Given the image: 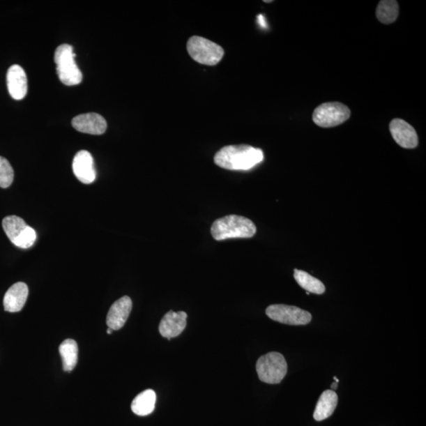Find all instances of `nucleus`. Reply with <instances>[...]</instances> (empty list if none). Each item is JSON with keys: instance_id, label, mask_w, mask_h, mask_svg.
Segmentation results:
<instances>
[{"instance_id": "obj_1", "label": "nucleus", "mask_w": 426, "mask_h": 426, "mask_svg": "<svg viewBox=\"0 0 426 426\" xmlns=\"http://www.w3.org/2000/svg\"><path fill=\"white\" fill-rule=\"evenodd\" d=\"M264 153L261 149L248 145L227 146L215 153V164L226 170L247 171L261 163Z\"/></svg>"}, {"instance_id": "obj_2", "label": "nucleus", "mask_w": 426, "mask_h": 426, "mask_svg": "<svg viewBox=\"0 0 426 426\" xmlns=\"http://www.w3.org/2000/svg\"><path fill=\"white\" fill-rule=\"evenodd\" d=\"M256 231L253 221L238 215L219 218L211 227L212 236L217 241L228 238H249L253 237Z\"/></svg>"}, {"instance_id": "obj_3", "label": "nucleus", "mask_w": 426, "mask_h": 426, "mask_svg": "<svg viewBox=\"0 0 426 426\" xmlns=\"http://www.w3.org/2000/svg\"><path fill=\"white\" fill-rule=\"evenodd\" d=\"M73 47L64 44L59 45L55 52V62L59 79L66 86L79 85L82 74L75 62Z\"/></svg>"}, {"instance_id": "obj_4", "label": "nucleus", "mask_w": 426, "mask_h": 426, "mask_svg": "<svg viewBox=\"0 0 426 426\" xmlns=\"http://www.w3.org/2000/svg\"><path fill=\"white\" fill-rule=\"evenodd\" d=\"M256 370L262 382L275 385L283 381L287 372V364L283 355L269 352L257 360Z\"/></svg>"}, {"instance_id": "obj_5", "label": "nucleus", "mask_w": 426, "mask_h": 426, "mask_svg": "<svg viewBox=\"0 0 426 426\" xmlns=\"http://www.w3.org/2000/svg\"><path fill=\"white\" fill-rule=\"evenodd\" d=\"M187 47L191 58L203 65H217L225 55L223 47L199 36L190 38Z\"/></svg>"}, {"instance_id": "obj_6", "label": "nucleus", "mask_w": 426, "mask_h": 426, "mask_svg": "<svg viewBox=\"0 0 426 426\" xmlns=\"http://www.w3.org/2000/svg\"><path fill=\"white\" fill-rule=\"evenodd\" d=\"M3 228L10 242L21 249H29L37 239V234L23 219L10 215L3 220Z\"/></svg>"}, {"instance_id": "obj_7", "label": "nucleus", "mask_w": 426, "mask_h": 426, "mask_svg": "<svg viewBox=\"0 0 426 426\" xmlns=\"http://www.w3.org/2000/svg\"><path fill=\"white\" fill-rule=\"evenodd\" d=\"M351 116L349 107L340 102H329L317 107L313 114L316 125L323 128L337 127Z\"/></svg>"}, {"instance_id": "obj_8", "label": "nucleus", "mask_w": 426, "mask_h": 426, "mask_svg": "<svg viewBox=\"0 0 426 426\" xmlns=\"http://www.w3.org/2000/svg\"><path fill=\"white\" fill-rule=\"evenodd\" d=\"M266 313L270 319L289 326H305L312 320V315L308 311L293 305H269Z\"/></svg>"}, {"instance_id": "obj_9", "label": "nucleus", "mask_w": 426, "mask_h": 426, "mask_svg": "<svg viewBox=\"0 0 426 426\" xmlns=\"http://www.w3.org/2000/svg\"><path fill=\"white\" fill-rule=\"evenodd\" d=\"M393 139L404 149H415L418 145L417 132L412 125L404 119H394L389 125Z\"/></svg>"}, {"instance_id": "obj_10", "label": "nucleus", "mask_w": 426, "mask_h": 426, "mask_svg": "<svg viewBox=\"0 0 426 426\" xmlns=\"http://www.w3.org/2000/svg\"><path fill=\"white\" fill-rule=\"evenodd\" d=\"M188 314L183 311L167 313L160 324L159 331L162 337L171 340L181 334L187 326Z\"/></svg>"}, {"instance_id": "obj_11", "label": "nucleus", "mask_w": 426, "mask_h": 426, "mask_svg": "<svg viewBox=\"0 0 426 426\" xmlns=\"http://www.w3.org/2000/svg\"><path fill=\"white\" fill-rule=\"evenodd\" d=\"M73 128L82 133L100 135L105 133L107 122L98 113H87L77 116L72 120Z\"/></svg>"}, {"instance_id": "obj_12", "label": "nucleus", "mask_w": 426, "mask_h": 426, "mask_svg": "<svg viewBox=\"0 0 426 426\" xmlns=\"http://www.w3.org/2000/svg\"><path fill=\"white\" fill-rule=\"evenodd\" d=\"M73 172L80 182L90 184L95 181L97 172L94 167V161L91 153L86 150L77 153L73 160Z\"/></svg>"}, {"instance_id": "obj_13", "label": "nucleus", "mask_w": 426, "mask_h": 426, "mask_svg": "<svg viewBox=\"0 0 426 426\" xmlns=\"http://www.w3.org/2000/svg\"><path fill=\"white\" fill-rule=\"evenodd\" d=\"M133 307L129 296H123L113 303L107 316V325L113 331L122 328L127 322Z\"/></svg>"}, {"instance_id": "obj_14", "label": "nucleus", "mask_w": 426, "mask_h": 426, "mask_svg": "<svg viewBox=\"0 0 426 426\" xmlns=\"http://www.w3.org/2000/svg\"><path fill=\"white\" fill-rule=\"evenodd\" d=\"M8 88L11 98L20 100L26 97L28 91L27 76L20 65H13L7 75Z\"/></svg>"}, {"instance_id": "obj_15", "label": "nucleus", "mask_w": 426, "mask_h": 426, "mask_svg": "<svg viewBox=\"0 0 426 426\" xmlns=\"http://www.w3.org/2000/svg\"><path fill=\"white\" fill-rule=\"evenodd\" d=\"M29 288L25 283L19 282L12 285L3 298L4 310L10 313L21 311L26 303Z\"/></svg>"}, {"instance_id": "obj_16", "label": "nucleus", "mask_w": 426, "mask_h": 426, "mask_svg": "<svg viewBox=\"0 0 426 426\" xmlns=\"http://www.w3.org/2000/svg\"><path fill=\"white\" fill-rule=\"evenodd\" d=\"M338 404V395L333 390H326L324 392L319 400H318L315 411L314 413V418L317 422H321L323 420L332 416L335 408Z\"/></svg>"}, {"instance_id": "obj_17", "label": "nucleus", "mask_w": 426, "mask_h": 426, "mask_svg": "<svg viewBox=\"0 0 426 426\" xmlns=\"http://www.w3.org/2000/svg\"><path fill=\"white\" fill-rule=\"evenodd\" d=\"M157 395L152 389H147L137 395L131 404V410L139 416H147L155 409Z\"/></svg>"}, {"instance_id": "obj_18", "label": "nucleus", "mask_w": 426, "mask_h": 426, "mask_svg": "<svg viewBox=\"0 0 426 426\" xmlns=\"http://www.w3.org/2000/svg\"><path fill=\"white\" fill-rule=\"evenodd\" d=\"M59 353L63 359V367L66 372L73 370L79 358V347L74 340H65L59 346Z\"/></svg>"}, {"instance_id": "obj_19", "label": "nucleus", "mask_w": 426, "mask_h": 426, "mask_svg": "<svg viewBox=\"0 0 426 426\" xmlns=\"http://www.w3.org/2000/svg\"><path fill=\"white\" fill-rule=\"evenodd\" d=\"M376 19L382 24L389 25L397 21L399 16V3L395 0H382L376 10Z\"/></svg>"}, {"instance_id": "obj_20", "label": "nucleus", "mask_w": 426, "mask_h": 426, "mask_svg": "<svg viewBox=\"0 0 426 426\" xmlns=\"http://www.w3.org/2000/svg\"><path fill=\"white\" fill-rule=\"evenodd\" d=\"M294 277H295L300 287L310 293L317 294V295H322V294L326 292V286L324 285L322 282L314 277H312V275L307 272L295 269Z\"/></svg>"}, {"instance_id": "obj_21", "label": "nucleus", "mask_w": 426, "mask_h": 426, "mask_svg": "<svg viewBox=\"0 0 426 426\" xmlns=\"http://www.w3.org/2000/svg\"><path fill=\"white\" fill-rule=\"evenodd\" d=\"M15 173L9 161L0 157V188H8L14 181Z\"/></svg>"}, {"instance_id": "obj_22", "label": "nucleus", "mask_w": 426, "mask_h": 426, "mask_svg": "<svg viewBox=\"0 0 426 426\" xmlns=\"http://www.w3.org/2000/svg\"><path fill=\"white\" fill-rule=\"evenodd\" d=\"M333 390H335L337 389L338 388V383L337 382H334L331 386Z\"/></svg>"}, {"instance_id": "obj_23", "label": "nucleus", "mask_w": 426, "mask_h": 426, "mask_svg": "<svg viewBox=\"0 0 426 426\" xmlns=\"http://www.w3.org/2000/svg\"><path fill=\"white\" fill-rule=\"evenodd\" d=\"M112 332H113V330L111 328H107V334H112Z\"/></svg>"}, {"instance_id": "obj_24", "label": "nucleus", "mask_w": 426, "mask_h": 426, "mask_svg": "<svg viewBox=\"0 0 426 426\" xmlns=\"http://www.w3.org/2000/svg\"><path fill=\"white\" fill-rule=\"evenodd\" d=\"M334 380L335 381V382L339 383V380L337 379V377L334 376Z\"/></svg>"}]
</instances>
